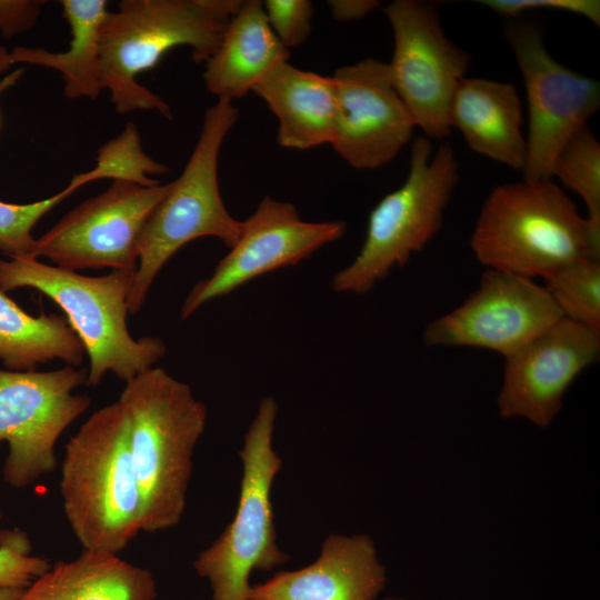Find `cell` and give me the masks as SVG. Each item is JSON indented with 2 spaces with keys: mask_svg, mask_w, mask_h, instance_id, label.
Here are the masks:
<instances>
[{
  "mask_svg": "<svg viewBox=\"0 0 600 600\" xmlns=\"http://www.w3.org/2000/svg\"><path fill=\"white\" fill-rule=\"evenodd\" d=\"M117 401L129 422L142 531L169 530L180 523L187 507L207 408L187 383L154 367L127 381Z\"/></svg>",
  "mask_w": 600,
  "mask_h": 600,
  "instance_id": "obj_1",
  "label": "cell"
},
{
  "mask_svg": "<svg viewBox=\"0 0 600 600\" xmlns=\"http://www.w3.org/2000/svg\"><path fill=\"white\" fill-rule=\"evenodd\" d=\"M241 0H122L100 31V82L120 114L156 110L172 119L168 103L137 77L169 50L187 46L197 62L218 49Z\"/></svg>",
  "mask_w": 600,
  "mask_h": 600,
  "instance_id": "obj_2",
  "label": "cell"
},
{
  "mask_svg": "<svg viewBox=\"0 0 600 600\" xmlns=\"http://www.w3.org/2000/svg\"><path fill=\"white\" fill-rule=\"evenodd\" d=\"M59 487L82 551L119 554L142 531L129 422L118 401L98 409L69 439Z\"/></svg>",
  "mask_w": 600,
  "mask_h": 600,
  "instance_id": "obj_3",
  "label": "cell"
},
{
  "mask_svg": "<svg viewBox=\"0 0 600 600\" xmlns=\"http://www.w3.org/2000/svg\"><path fill=\"white\" fill-rule=\"evenodd\" d=\"M488 269L543 278L584 258L600 259L589 244L586 218L552 179H522L494 187L470 238Z\"/></svg>",
  "mask_w": 600,
  "mask_h": 600,
  "instance_id": "obj_4",
  "label": "cell"
},
{
  "mask_svg": "<svg viewBox=\"0 0 600 600\" xmlns=\"http://www.w3.org/2000/svg\"><path fill=\"white\" fill-rule=\"evenodd\" d=\"M134 273L112 270L88 277L37 258L0 260V290L31 288L64 312L90 359L86 386L100 383L107 372L127 382L166 354L162 340L132 338L127 328L128 294Z\"/></svg>",
  "mask_w": 600,
  "mask_h": 600,
  "instance_id": "obj_5",
  "label": "cell"
},
{
  "mask_svg": "<svg viewBox=\"0 0 600 600\" xmlns=\"http://www.w3.org/2000/svg\"><path fill=\"white\" fill-rule=\"evenodd\" d=\"M232 100L219 98L203 118L201 132L180 177L149 214L139 242V260L128 294V311L137 313L167 261L188 242L203 237L231 248L242 221L227 210L218 183L222 142L238 119Z\"/></svg>",
  "mask_w": 600,
  "mask_h": 600,
  "instance_id": "obj_6",
  "label": "cell"
},
{
  "mask_svg": "<svg viewBox=\"0 0 600 600\" xmlns=\"http://www.w3.org/2000/svg\"><path fill=\"white\" fill-rule=\"evenodd\" d=\"M278 403L261 399L239 451L242 463L239 501L226 529L193 560L211 600H249L253 570L271 571L290 560L277 540L271 489L282 467L273 448Z\"/></svg>",
  "mask_w": 600,
  "mask_h": 600,
  "instance_id": "obj_7",
  "label": "cell"
},
{
  "mask_svg": "<svg viewBox=\"0 0 600 600\" xmlns=\"http://www.w3.org/2000/svg\"><path fill=\"white\" fill-rule=\"evenodd\" d=\"M458 181L459 163L450 143L440 144L432 154L431 140L418 137L404 182L371 210L361 250L334 274L332 289L367 293L393 268L422 251L441 229Z\"/></svg>",
  "mask_w": 600,
  "mask_h": 600,
  "instance_id": "obj_8",
  "label": "cell"
},
{
  "mask_svg": "<svg viewBox=\"0 0 600 600\" xmlns=\"http://www.w3.org/2000/svg\"><path fill=\"white\" fill-rule=\"evenodd\" d=\"M87 377L86 369L72 366L0 369V443L9 446L2 477L9 486L24 488L54 470L59 437L90 406L88 396L73 393Z\"/></svg>",
  "mask_w": 600,
  "mask_h": 600,
  "instance_id": "obj_9",
  "label": "cell"
},
{
  "mask_svg": "<svg viewBox=\"0 0 600 600\" xmlns=\"http://www.w3.org/2000/svg\"><path fill=\"white\" fill-rule=\"evenodd\" d=\"M384 13L394 40L388 63L392 84L424 137L444 139L452 130L451 101L471 57L448 38L432 3L396 0Z\"/></svg>",
  "mask_w": 600,
  "mask_h": 600,
  "instance_id": "obj_10",
  "label": "cell"
},
{
  "mask_svg": "<svg viewBox=\"0 0 600 600\" xmlns=\"http://www.w3.org/2000/svg\"><path fill=\"white\" fill-rule=\"evenodd\" d=\"M504 36L519 66L528 103L523 179H552L553 161L562 146L598 111L600 84L557 61L536 24L508 22Z\"/></svg>",
  "mask_w": 600,
  "mask_h": 600,
  "instance_id": "obj_11",
  "label": "cell"
},
{
  "mask_svg": "<svg viewBox=\"0 0 600 600\" xmlns=\"http://www.w3.org/2000/svg\"><path fill=\"white\" fill-rule=\"evenodd\" d=\"M169 187L113 180L36 239V258L72 271L111 268L136 273L143 226Z\"/></svg>",
  "mask_w": 600,
  "mask_h": 600,
  "instance_id": "obj_12",
  "label": "cell"
},
{
  "mask_svg": "<svg viewBox=\"0 0 600 600\" xmlns=\"http://www.w3.org/2000/svg\"><path fill=\"white\" fill-rule=\"evenodd\" d=\"M563 314L532 279L488 269L466 301L430 322L427 346L476 347L509 356Z\"/></svg>",
  "mask_w": 600,
  "mask_h": 600,
  "instance_id": "obj_13",
  "label": "cell"
},
{
  "mask_svg": "<svg viewBox=\"0 0 600 600\" xmlns=\"http://www.w3.org/2000/svg\"><path fill=\"white\" fill-rule=\"evenodd\" d=\"M344 231L342 221L308 222L292 203L266 197L242 221L239 239L213 273L189 292L181 307L182 319L209 300L226 296L261 274L299 263L341 238Z\"/></svg>",
  "mask_w": 600,
  "mask_h": 600,
  "instance_id": "obj_14",
  "label": "cell"
},
{
  "mask_svg": "<svg viewBox=\"0 0 600 600\" xmlns=\"http://www.w3.org/2000/svg\"><path fill=\"white\" fill-rule=\"evenodd\" d=\"M331 77L337 97L333 150L354 169L387 164L416 128L392 84L388 63L366 58L338 68Z\"/></svg>",
  "mask_w": 600,
  "mask_h": 600,
  "instance_id": "obj_15",
  "label": "cell"
},
{
  "mask_svg": "<svg viewBox=\"0 0 600 600\" xmlns=\"http://www.w3.org/2000/svg\"><path fill=\"white\" fill-rule=\"evenodd\" d=\"M600 356V334L563 317L504 357L498 394L503 418L548 427L573 380Z\"/></svg>",
  "mask_w": 600,
  "mask_h": 600,
  "instance_id": "obj_16",
  "label": "cell"
},
{
  "mask_svg": "<svg viewBox=\"0 0 600 600\" xmlns=\"http://www.w3.org/2000/svg\"><path fill=\"white\" fill-rule=\"evenodd\" d=\"M387 579L370 536L332 533L312 563L252 586L249 600H377Z\"/></svg>",
  "mask_w": 600,
  "mask_h": 600,
  "instance_id": "obj_17",
  "label": "cell"
},
{
  "mask_svg": "<svg viewBox=\"0 0 600 600\" xmlns=\"http://www.w3.org/2000/svg\"><path fill=\"white\" fill-rule=\"evenodd\" d=\"M450 126L478 154L516 170L524 167L527 139L522 103L512 83L466 77L450 106Z\"/></svg>",
  "mask_w": 600,
  "mask_h": 600,
  "instance_id": "obj_18",
  "label": "cell"
},
{
  "mask_svg": "<svg viewBox=\"0 0 600 600\" xmlns=\"http://www.w3.org/2000/svg\"><path fill=\"white\" fill-rule=\"evenodd\" d=\"M252 91L277 117L281 147L307 150L331 143L337 114L332 77L301 70L284 61L272 68Z\"/></svg>",
  "mask_w": 600,
  "mask_h": 600,
  "instance_id": "obj_19",
  "label": "cell"
},
{
  "mask_svg": "<svg viewBox=\"0 0 600 600\" xmlns=\"http://www.w3.org/2000/svg\"><path fill=\"white\" fill-rule=\"evenodd\" d=\"M284 48L271 30L262 2L242 1L230 19L220 44L207 61V89L219 98L246 96L277 64L288 61Z\"/></svg>",
  "mask_w": 600,
  "mask_h": 600,
  "instance_id": "obj_20",
  "label": "cell"
},
{
  "mask_svg": "<svg viewBox=\"0 0 600 600\" xmlns=\"http://www.w3.org/2000/svg\"><path fill=\"white\" fill-rule=\"evenodd\" d=\"M152 572L119 554L82 551L59 561L22 590L16 600H156Z\"/></svg>",
  "mask_w": 600,
  "mask_h": 600,
  "instance_id": "obj_21",
  "label": "cell"
},
{
  "mask_svg": "<svg viewBox=\"0 0 600 600\" xmlns=\"http://www.w3.org/2000/svg\"><path fill=\"white\" fill-rule=\"evenodd\" d=\"M63 17L70 26L71 41L67 51L50 52L43 48H0V71L16 63H30L58 70L70 99L99 96L100 31L108 12L104 0H62Z\"/></svg>",
  "mask_w": 600,
  "mask_h": 600,
  "instance_id": "obj_22",
  "label": "cell"
},
{
  "mask_svg": "<svg viewBox=\"0 0 600 600\" xmlns=\"http://www.w3.org/2000/svg\"><path fill=\"white\" fill-rule=\"evenodd\" d=\"M84 354L66 316H31L0 290V360L8 370L33 371L54 359L79 367Z\"/></svg>",
  "mask_w": 600,
  "mask_h": 600,
  "instance_id": "obj_23",
  "label": "cell"
},
{
  "mask_svg": "<svg viewBox=\"0 0 600 600\" xmlns=\"http://www.w3.org/2000/svg\"><path fill=\"white\" fill-rule=\"evenodd\" d=\"M551 177H557L584 202L589 244L600 257V143L588 126L562 146L553 161Z\"/></svg>",
  "mask_w": 600,
  "mask_h": 600,
  "instance_id": "obj_24",
  "label": "cell"
},
{
  "mask_svg": "<svg viewBox=\"0 0 600 600\" xmlns=\"http://www.w3.org/2000/svg\"><path fill=\"white\" fill-rule=\"evenodd\" d=\"M544 280L563 317L600 334V259H581Z\"/></svg>",
  "mask_w": 600,
  "mask_h": 600,
  "instance_id": "obj_25",
  "label": "cell"
},
{
  "mask_svg": "<svg viewBox=\"0 0 600 600\" xmlns=\"http://www.w3.org/2000/svg\"><path fill=\"white\" fill-rule=\"evenodd\" d=\"M168 170V167L154 161L143 152L137 127L133 123H128L118 137L100 147L97 166L88 172L80 173V176L84 183L111 178L142 187H153L160 181L150 176L163 174Z\"/></svg>",
  "mask_w": 600,
  "mask_h": 600,
  "instance_id": "obj_26",
  "label": "cell"
},
{
  "mask_svg": "<svg viewBox=\"0 0 600 600\" xmlns=\"http://www.w3.org/2000/svg\"><path fill=\"white\" fill-rule=\"evenodd\" d=\"M80 187L79 183L71 180L62 191L32 203L14 204L0 201V251L10 259L36 258L33 227L52 208Z\"/></svg>",
  "mask_w": 600,
  "mask_h": 600,
  "instance_id": "obj_27",
  "label": "cell"
},
{
  "mask_svg": "<svg viewBox=\"0 0 600 600\" xmlns=\"http://www.w3.org/2000/svg\"><path fill=\"white\" fill-rule=\"evenodd\" d=\"M51 566L47 558L32 554L23 531H0V589H26Z\"/></svg>",
  "mask_w": 600,
  "mask_h": 600,
  "instance_id": "obj_28",
  "label": "cell"
},
{
  "mask_svg": "<svg viewBox=\"0 0 600 600\" xmlns=\"http://www.w3.org/2000/svg\"><path fill=\"white\" fill-rule=\"evenodd\" d=\"M262 6L271 30L284 48H297L308 39L313 16L310 1L267 0Z\"/></svg>",
  "mask_w": 600,
  "mask_h": 600,
  "instance_id": "obj_29",
  "label": "cell"
},
{
  "mask_svg": "<svg viewBox=\"0 0 600 600\" xmlns=\"http://www.w3.org/2000/svg\"><path fill=\"white\" fill-rule=\"evenodd\" d=\"M480 3L507 18H516L528 10L547 9L579 14L597 26L600 24L598 0H481Z\"/></svg>",
  "mask_w": 600,
  "mask_h": 600,
  "instance_id": "obj_30",
  "label": "cell"
},
{
  "mask_svg": "<svg viewBox=\"0 0 600 600\" xmlns=\"http://www.w3.org/2000/svg\"><path fill=\"white\" fill-rule=\"evenodd\" d=\"M44 1L0 0V32L6 39L30 30Z\"/></svg>",
  "mask_w": 600,
  "mask_h": 600,
  "instance_id": "obj_31",
  "label": "cell"
},
{
  "mask_svg": "<svg viewBox=\"0 0 600 600\" xmlns=\"http://www.w3.org/2000/svg\"><path fill=\"white\" fill-rule=\"evenodd\" d=\"M332 18L339 22L359 20L381 7L376 0H330Z\"/></svg>",
  "mask_w": 600,
  "mask_h": 600,
  "instance_id": "obj_32",
  "label": "cell"
},
{
  "mask_svg": "<svg viewBox=\"0 0 600 600\" xmlns=\"http://www.w3.org/2000/svg\"><path fill=\"white\" fill-rule=\"evenodd\" d=\"M23 589H0V600H16Z\"/></svg>",
  "mask_w": 600,
  "mask_h": 600,
  "instance_id": "obj_33",
  "label": "cell"
},
{
  "mask_svg": "<svg viewBox=\"0 0 600 600\" xmlns=\"http://www.w3.org/2000/svg\"><path fill=\"white\" fill-rule=\"evenodd\" d=\"M18 73L19 71L16 72L14 74H11V77L7 78L4 82L0 83V90L4 89L7 84H11V82L18 78Z\"/></svg>",
  "mask_w": 600,
  "mask_h": 600,
  "instance_id": "obj_34",
  "label": "cell"
},
{
  "mask_svg": "<svg viewBox=\"0 0 600 600\" xmlns=\"http://www.w3.org/2000/svg\"><path fill=\"white\" fill-rule=\"evenodd\" d=\"M382 600H406L404 598H400V597H387Z\"/></svg>",
  "mask_w": 600,
  "mask_h": 600,
  "instance_id": "obj_35",
  "label": "cell"
},
{
  "mask_svg": "<svg viewBox=\"0 0 600 600\" xmlns=\"http://www.w3.org/2000/svg\"><path fill=\"white\" fill-rule=\"evenodd\" d=\"M1 518H2V514H1V511H0V521H1Z\"/></svg>",
  "mask_w": 600,
  "mask_h": 600,
  "instance_id": "obj_36",
  "label": "cell"
}]
</instances>
